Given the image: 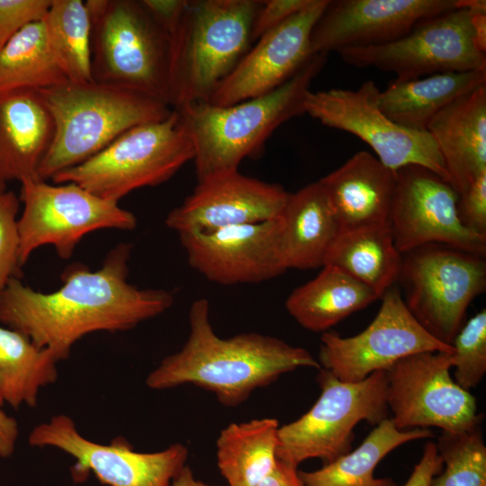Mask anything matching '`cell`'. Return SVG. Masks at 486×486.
Returning a JSON list of instances; mask_svg holds the SVG:
<instances>
[{"label": "cell", "instance_id": "484cf974", "mask_svg": "<svg viewBox=\"0 0 486 486\" xmlns=\"http://www.w3.org/2000/svg\"><path fill=\"white\" fill-rule=\"evenodd\" d=\"M378 299L369 287L327 265L291 292L285 309L305 329L323 333Z\"/></svg>", "mask_w": 486, "mask_h": 486}, {"label": "cell", "instance_id": "60d3db41", "mask_svg": "<svg viewBox=\"0 0 486 486\" xmlns=\"http://www.w3.org/2000/svg\"><path fill=\"white\" fill-rule=\"evenodd\" d=\"M256 486H304L297 467L280 460L274 470Z\"/></svg>", "mask_w": 486, "mask_h": 486}, {"label": "cell", "instance_id": "d4e9b609", "mask_svg": "<svg viewBox=\"0 0 486 486\" xmlns=\"http://www.w3.org/2000/svg\"><path fill=\"white\" fill-rule=\"evenodd\" d=\"M486 84V71L446 72L428 76L394 80L381 91V111L395 123L427 131L429 122L457 98Z\"/></svg>", "mask_w": 486, "mask_h": 486}, {"label": "cell", "instance_id": "d6986e66", "mask_svg": "<svg viewBox=\"0 0 486 486\" xmlns=\"http://www.w3.org/2000/svg\"><path fill=\"white\" fill-rule=\"evenodd\" d=\"M290 193L280 184L230 170L212 175L170 211L166 225L179 234L212 232L281 215Z\"/></svg>", "mask_w": 486, "mask_h": 486}, {"label": "cell", "instance_id": "d590c367", "mask_svg": "<svg viewBox=\"0 0 486 486\" xmlns=\"http://www.w3.org/2000/svg\"><path fill=\"white\" fill-rule=\"evenodd\" d=\"M51 0H0V50L23 27L40 21Z\"/></svg>", "mask_w": 486, "mask_h": 486}, {"label": "cell", "instance_id": "30bf717a", "mask_svg": "<svg viewBox=\"0 0 486 486\" xmlns=\"http://www.w3.org/2000/svg\"><path fill=\"white\" fill-rule=\"evenodd\" d=\"M18 218L19 259L24 266L39 248L54 247L62 259L69 258L81 239L95 230H131L135 215L118 202L103 199L74 183L50 184L40 179L21 182Z\"/></svg>", "mask_w": 486, "mask_h": 486}, {"label": "cell", "instance_id": "836d02e7", "mask_svg": "<svg viewBox=\"0 0 486 486\" xmlns=\"http://www.w3.org/2000/svg\"><path fill=\"white\" fill-rule=\"evenodd\" d=\"M454 382L469 391L486 374V310L483 309L461 327L453 342Z\"/></svg>", "mask_w": 486, "mask_h": 486}, {"label": "cell", "instance_id": "e0dca14e", "mask_svg": "<svg viewBox=\"0 0 486 486\" xmlns=\"http://www.w3.org/2000/svg\"><path fill=\"white\" fill-rule=\"evenodd\" d=\"M281 215L212 232L179 234L189 265L223 285L256 284L284 273Z\"/></svg>", "mask_w": 486, "mask_h": 486}, {"label": "cell", "instance_id": "9a60e30c", "mask_svg": "<svg viewBox=\"0 0 486 486\" xmlns=\"http://www.w3.org/2000/svg\"><path fill=\"white\" fill-rule=\"evenodd\" d=\"M28 441L32 446L55 447L72 456L76 481L91 472L108 486H171L188 457L187 446L180 443L153 453L136 452L122 437L107 445L95 443L83 436L64 414L35 426Z\"/></svg>", "mask_w": 486, "mask_h": 486}, {"label": "cell", "instance_id": "2e32d148", "mask_svg": "<svg viewBox=\"0 0 486 486\" xmlns=\"http://www.w3.org/2000/svg\"><path fill=\"white\" fill-rule=\"evenodd\" d=\"M389 223L400 254L443 244L485 256L486 238L466 229L457 214L458 195L428 168L409 165L395 170Z\"/></svg>", "mask_w": 486, "mask_h": 486}, {"label": "cell", "instance_id": "d6a6232c", "mask_svg": "<svg viewBox=\"0 0 486 486\" xmlns=\"http://www.w3.org/2000/svg\"><path fill=\"white\" fill-rule=\"evenodd\" d=\"M436 445L443 465L432 486H486V446L481 424L464 432H442Z\"/></svg>", "mask_w": 486, "mask_h": 486}, {"label": "cell", "instance_id": "ba28073f", "mask_svg": "<svg viewBox=\"0 0 486 486\" xmlns=\"http://www.w3.org/2000/svg\"><path fill=\"white\" fill-rule=\"evenodd\" d=\"M317 381L320 394L313 406L278 429L277 459L295 467L311 458L334 461L351 451L359 422L376 426L389 418L386 372L349 382L320 368Z\"/></svg>", "mask_w": 486, "mask_h": 486}, {"label": "cell", "instance_id": "ab89813d", "mask_svg": "<svg viewBox=\"0 0 486 486\" xmlns=\"http://www.w3.org/2000/svg\"><path fill=\"white\" fill-rule=\"evenodd\" d=\"M442 465L436 443L427 442L420 460L403 486H432V481L440 472Z\"/></svg>", "mask_w": 486, "mask_h": 486}, {"label": "cell", "instance_id": "74e56055", "mask_svg": "<svg viewBox=\"0 0 486 486\" xmlns=\"http://www.w3.org/2000/svg\"><path fill=\"white\" fill-rule=\"evenodd\" d=\"M312 0H265L252 24V40L281 25L306 8Z\"/></svg>", "mask_w": 486, "mask_h": 486}, {"label": "cell", "instance_id": "5b68a950", "mask_svg": "<svg viewBox=\"0 0 486 486\" xmlns=\"http://www.w3.org/2000/svg\"><path fill=\"white\" fill-rule=\"evenodd\" d=\"M260 0H188L171 37L169 104L209 102L250 49Z\"/></svg>", "mask_w": 486, "mask_h": 486}, {"label": "cell", "instance_id": "f546056e", "mask_svg": "<svg viewBox=\"0 0 486 486\" xmlns=\"http://www.w3.org/2000/svg\"><path fill=\"white\" fill-rule=\"evenodd\" d=\"M58 363L47 348L24 334L0 324V396L14 409L34 408L40 389L54 383Z\"/></svg>", "mask_w": 486, "mask_h": 486}, {"label": "cell", "instance_id": "f6af8a7d", "mask_svg": "<svg viewBox=\"0 0 486 486\" xmlns=\"http://www.w3.org/2000/svg\"><path fill=\"white\" fill-rule=\"evenodd\" d=\"M4 402L3 399H2L1 396H0V407H2V406L4 405Z\"/></svg>", "mask_w": 486, "mask_h": 486}, {"label": "cell", "instance_id": "bcb514c9", "mask_svg": "<svg viewBox=\"0 0 486 486\" xmlns=\"http://www.w3.org/2000/svg\"><path fill=\"white\" fill-rule=\"evenodd\" d=\"M210 486V485H209Z\"/></svg>", "mask_w": 486, "mask_h": 486}, {"label": "cell", "instance_id": "8992f818", "mask_svg": "<svg viewBox=\"0 0 486 486\" xmlns=\"http://www.w3.org/2000/svg\"><path fill=\"white\" fill-rule=\"evenodd\" d=\"M86 4L91 19L93 81L137 90L170 105V37L141 0Z\"/></svg>", "mask_w": 486, "mask_h": 486}, {"label": "cell", "instance_id": "7bdbcfd3", "mask_svg": "<svg viewBox=\"0 0 486 486\" xmlns=\"http://www.w3.org/2000/svg\"><path fill=\"white\" fill-rule=\"evenodd\" d=\"M171 486H209L202 481L196 479L193 471L185 465L173 480Z\"/></svg>", "mask_w": 486, "mask_h": 486}, {"label": "cell", "instance_id": "ee69618b", "mask_svg": "<svg viewBox=\"0 0 486 486\" xmlns=\"http://www.w3.org/2000/svg\"><path fill=\"white\" fill-rule=\"evenodd\" d=\"M6 183H4V181L0 180V193L4 192L6 190Z\"/></svg>", "mask_w": 486, "mask_h": 486}, {"label": "cell", "instance_id": "7a4b0ae2", "mask_svg": "<svg viewBox=\"0 0 486 486\" xmlns=\"http://www.w3.org/2000/svg\"><path fill=\"white\" fill-rule=\"evenodd\" d=\"M189 327L183 347L148 374V388L193 384L213 392L221 404L235 407L284 374L300 367L321 368L307 349L275 337L248 332L220 338L212 326L207 299L191 305Z\"/></svg>", "mask_w": 486, "mask_h": 486}, {"label": "cell", "instance_id": "3957f363", "mask_svg": "<svg viewBox=\"0 0 486 486\" xmlns=\"http://www.w3.org/2000/svg\"><path fill=\"white\" fill-rule=\"evenodd\" d=\"M54 124L39 169L43 181L93 158L129 129L166 118L173 108L150 94L94 81L39 90Z\"/></svg>", "mask_w": 486, "mask_h": 486}, {"label": "cell", "instance_id": "4fadbf2b", "mask_svg": "<svg viewBox=\"0 0 486 486\" xmlns=\"http://www.w3.org/2000/svg\"><path fill=\"white\" fill-rule=\"evenodd\" d=\"M452 366L453 352H421L386 371L387 405L398 429L459 433L481 424L476 399L451 377Z\"/></svg>", "mask_w": 486, "mask_h": 486}, {"label": "cell", "instance_id": "9c48e42d", "mask_svg": "<svg viewBox=\"0 0 486 486\" xmlns=\"http://www.w3.org/2000/svg\"><path fill=\"white\" fill-rule=\"evenodd\" d=\"M398 281L412 316L436 339L452 346L470 303L486 289V262L479 255L428 244L402 255Z\"/></svg>", "mask_w": 486, "mask_h": 486}, {"label": "cell", "instance_id": "44dd1931", "mask_svg": "<svg viewBox=\"0 0 486 486\" xmlns=\"http://www.w3.org/2000/svg\"><path fill=\"white\" fill-rule=\"evenodd\" d=\"M448 175L461 195L486 172V84L457 98L428 124Z\"/></svg>", "mask_w": 486, "mask_h": 486}, {"label": "cell", "instance_id": "4dcf8cb0", "mask_svg": "<svg viewBox=\"0 0 486 486\" xmlns=\"http://www.w3.org/2000/svg\"><path fill=\"white\" fill-rule=\"evenodd\" d=\"M67 82L42 19L23 27L0 50V89L41 90Z\"/></svg>", "mask_w": 486, "mask_h": 486}, {"label": "cell", "instance_id": "ffe728a7", "mask_svg": "<svg viewBox=\"0 0 486 486\" xmlns=\"http://www.w3.org/2000/svg\"><path fill=\"white\" fill-rule=\"evenodd\" d=\"M329 0H312L289 20L257 39L209 103L228 106L266 94L293 76L314 55L310 34Z\"/></svg>", "mask_w": 486, "mask_h": 486}, {"label": "cell", "instance_id": "6da1fadb", "mask_svg": "<svg viewBox=\"0 0 486 486\" xmlns=\"http://www.w3.org/2000/svg\"><path fill=\"white\" fill-rule=\"evenodd\" d=\"M132 245L122 242L91 270L73 264L61 274L62 286L35 291L13 278L0 293V324L49 349L60 362L87 334L120 332L167 310L174 295L164 289H140L128 281Z\"/></svg>", "mask_w": 486, "mask_h": 486}, {"label": "cell", "instance_id": "1f68e13d", "mask_svg": "<svg viewBox=\"0 0 486 486\" xmlns=\"http://www.w3.org/2000/svg\"><path fill=\"white\" fill-rule=\"evenodd\" d=\"M51 50L68 80L93 81L91 19L82 0H51L42 18Z\"/></svg>", "mask_w": 486, "mask_h": 486}, {"label": "cell", "instance_id": "8d00e7d4", "mask_svg": "<svg viewBox=\"0 0 486 486\" xmlns=\"http://www.w3.org/2000/svg\"><path fill=\"white\" fill-rule=\"evenodd\" d=\"M456 209L461 223L486 238V172L458 196Z\"/></svg>", "mask_w": 486, "mask_h": 486}, {"label": "cell", "instance_id": "cb8c5ba5", "mask_svg": "<svg viewBox=\"0 0 486 486\" xmlns=\"http://www.w3.org/2000/svg\"><path fill=\"white\" fill-rule=\"evenodd\" d=\"M281 218L286 269L322 267L340 229L319 182L290 193Z\"/></svg>", "mask_w": 486, "mask_h": 486}, {"label": "cell", "instance_id": "4316f807", "mask_svg": "<svg viewBox=\"0 0 486 486\" xmlns=\"http://www.w3.org/2000/svg\"><path fill=\"white\" fill-rule=\"evenodd\" d=\"M402 254L397 249L390 223L340 230L325 259L373 290L381 299L398 282Z\"/></svg>", "mask_w": 486, "mask_h": 486}, {"label": "cell", "instance_id": "277c9868", "mask_svg": "<svg viewBox=\"0 0 486 486\" xmlns=\"http://www.w3.org/2000/svg\"><path fill=\"white\" fill-rule=\"evenodd\" d=\"M327 57L314 54L287 82L266 94L228 106L201 102L176 108L194 142L197 180L237 170L244 158L259 155L281 124L305 113L306 95Z\"/></svg>", "mask_w": 486, "mask_h": 486}, {"label": "cell", "instance_id": "f1b7e54d", "mask_svg": "<svg viewBox=\"0 0 486 486\" xmlns=\"http://www.w3.org/2000/svg\"><path fill=\"white\" fill-rule=\"evenodd\" d=\"M279 423L273 418L231 423L216 441L217 465L228 486H256L277 464Z\"/></svg>", "mask_w": 486, "mask_h": 486}, {"label": "cell", "instance_id": "b9f144b4", "mask_svg": "<svg viewBox=\"0 0 486 486\" xmlns=\"http://www.w3.org/2000/svg\"><path fill=\"white\" fill-rule=\"evenodd\" d=\"M18 436L19 428L15 418L0 410V457L6 458L13 454Z\"/></svg>", "mask_w": 486, "mask_h": 486}, {"label": "cell", "instance_id": "603a6c76", "mask_svg": "<svg viewBox=\"0 0 486 486\" xmlns=\"http://www.w3.org/2000/svg\"><path fill=\"white\" fill-rule=\"evenodd\" d=\"M54 133L39 90L0 89V180L39 179Z\"/></svg>", "mask_w": 486, "mask_h": 486}, {"label": "cell", "instance_id": "ac0fdd59", "mask_svg": "<svg viewBox=\"0 0 486 486\" xmlns=\"http://www.w3.org/2000/svg\"><path fill=\"white\" fill-rule=\"evenodd\" d=\"M456 7L457 0H329L311 31L310 49L328 55L387 44L421 21Z\"/></svg>", "mask_w": 486, "mask_h": 486}, {"label": "cell", "instance_id": "52a82bcc", "mask_svg": "<svg viewBox=\"0 0 486 486\" xmlns=\"http://www.w3.org/2000/svg\"><path fill=\"white\" fill-rule=\"evenodd\" d=\"M194 142L178 109L158 122L134 126L98 154L55 175L54 184L74 183L115 202L130 192L170 179L194 160Z\"/></svg>", "mask_w": 486, "mask_h": 486}, {"label": "cell", "instance_id": "7402d4cb", "mask_svg": "<svg viewBox=\"0 0 486 486\" xmlns=\"http://www.w3.org/2000/svg\"><path fill=\"white\" fill-rule=\"evenodd\" d=\"M395 171L367 151L353 155L320 178L340 230L389 222Z\"/></svg>", "mask_w": 486, "mask_h": 486}, {"label": "cell", "instance_id": "5bb4252c", "mask_svg": "<svg viewBox=\"0 0 486 486\" xmlns=\"http://www.w3.org/2000/svg\"><path fill=\"white\" fill-rule=\"evenodd\" d=\"M373 321L352 337L326 331L320 338L319 364L343 382H360L374 372L421 352H453V346L431 336L408 310L393 285L382 296Z\"/></svg>", "mask_w": 486, "mask_h": 486}, {"label": "cell", "instance_id": "83f0119b", "mask_svg": "<svg viewBox=\"0 0 486 486\" xmlns=\"http://www.w3.org/2000/svg\"><path fill=\"white\" fill-rule=\"evenodd\" d=\"M432 436L429 428L398 429L389 417L377 424L355 450L320 469L300 471L299 475L304 486H396L391 478L374 476L377 464L400 446Z\"/></svg>", "mask_w": 486, "mask_h": 486}, {"label": "cell", "instance_id": "f35d334b", "mask_svg": "<svg viewBox=\"0 0 486 486\" xmlns=\"http://www.w3.org/2000/svg\"><path fill=\"white\" fill-rule=\"evenodd\" d=\"M188 0H141L143 5L171 37L176 32L184 16Z\"/></svg>", "mask_w": 486, "mask_h": 486}, {"label": "cell", "instance_id": "8fae6325", "mask_svg": "<svg viewBox=\"0 0 486 486\" xmlns=\"http://www.w3.org/2000/svg\"><path fill=\"white\" fill-rule=\"evenodd\" d=\"M338 54L349 65L394 73L398 81L446 72L486 71V54L476 44L470 11L464 6L421 21L395 41Z\"/></svg>", "mask_w": 486, "mask_h": 486}, {"label": "cell", "instance_id": "7c38bea8", "mask_svg": "<svg viewBox=\"0 0 486 486\" xmlns=\"http://www.w3.org/2000/svg\"><path fill=\"white\" fill-rule=\"evenodd\" d=\"M379 93L380 89L372 80L364 82L355 90L310 91L304 111L327 127L361 139L384 166L394 171L417 165L448 182L442 158L428 132L404 128L388 118L379 107Z\"/></svg>", "mask_w": 486, "mask_h": 486}, {"label": "cell", "instance_id": "e575fe53", "mask_svg": "<svg viewBox=\"0 0 486 486\" xmlns=\"http://www.w3.org/2000/svg\"><path fill=\"white\" fill-rule=\"evenodd\" d=\"M20 199L13 191L0 193V293L13 278H21L18 212Z\"/></svg>", "mask_w": 486, "mask_h": 486}]
</instances>
